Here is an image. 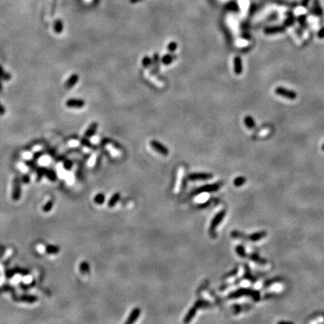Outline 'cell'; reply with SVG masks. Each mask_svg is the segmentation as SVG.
Wrapping results in <instances>:
<instances>
[{
    "instance_id": "obj_19",
    "label": "cell",
    "mask_w": 324,
    "mask_h": 324,
    "mask_svg": "<svg viewBox=\"0 0 324 324\" xmlns=\"http://www.w3.org/2000/svg\"><path fill=\"white\" fill-rule=\"evenodd\" d=\"M294 22H295V17L293 16V14L291 12L288 13L287 14V18L284 21V25L286 26H290L293 24Z\"/></svg>"
},
{
    "instance_id": "obj_17",
    "label": "cell",
    "mask_w": 324,
    "mask_h": 324,
    "mask_svg": "<svg viewBox=\"0 0 324 324\" xmlns=\"http://www.w3.org/2000/svg\"><path fill=\"white\" fill-rule=\"evenodd\" d=\"M226 8L228 11H231V12H237L239 11V7L238 3L236 1H230L229 2L228 4L226 5Z\"/></svg>"
},
{
    "instance_id": "obj_28",
    "label": "cell",
    "mask_w": 324,
    "mask_h": 324,
    "mask_svg": "<svg viewBox=\"0 0 324 324\" xmlns=\"http://www.w3.org/2000/svg\"><path fill=\"white\" fill-rule=\"evenodd\" d=\"M237 251L238 254H239V255H240L241 257H244V256H245V249H244V248H243V247L241 246V245H240V246L237 247Z\"/></svg>"
},
{
    "instance_id": "obj_25",
    "label": "cell",
    "mask_w": 324,
    "mask_h": 324,
    "mask_svg": "<svg viewBox=\"0 0 324 324\" xmlns=\"http://www.w3.org/2000/svg\"><path fill=\"white\" fill-rule=\"evenodd\" d=\"M177 47H178V45H177V44L176 43L175 41H171V43H169V45H167V50L169 51L171 54H172V53H174L176 50L177 49Z\"/></svg>"
},
{
    "instance_id": "obj_23",
    "label": "cell",
    "mask_w": 324,
    "mask_h": 324,
    "mask_svg": "<svg viewBox=\"0 0 324 324\" xmlns=\"http://www.w3.org/2000/svg\"><path fill=\"white\" fill-rule=\"evenodd\" d=\"M142 65H143V66L145 67V68L150 67L152 65H153V60H152L151 59H150V57H149L148 56H144L142 59Z\"/></svg>"
},
{
    "instance_id": "obj_15",
    "label": "cell",
    "mask_w": 324,
    "mask_h": 324,
    "mask_svg": "<svg viewBox=\"0 0 324 324\" xmlns=\"http://www.w3.org/2000/svg\"><path fill=\"white\" fill-rule=\"evenodd\" d=\"M194 306H195V305H194ZM197 309V308L195 306L191 308L190 309L189 312H188V314H186L185 317L184 323H189V322L191 321L192 319H193V317L195 316V314H196Z\"/></svg>"
},
{
    "instance_id": "obj_11",
    "label": "cell",
    "mask_w": 324,
    "mask_h": 324,
    "mask_svg": "<svg viewBox=\"0 0 324 324\" xmlns=\"http://www.w3.org/2000/svg\"><path fill=\"white\" fill-rule=\"evenodd\" d=\"M98 124L97 123V122H92V123L88 127V129L86 130L85 134H84V137H85L86 138H89V137L93 136V135L96 134L97 129H98Z\"/></svg>"
},
{
    "instance_id": "obj_29",
    "label": "cell",
    "mask_w": 324,
    "mask_h": 324,
    "mask_svg": "<svg viewBox=\"0 0 324 324\" xmlns=\"http://www.w3.org/2000/svg\"><path fill=\"white\" fill-rule=\"evenodd\" d=\"M310 1L311 0H301L300 5H301V6L303 7V8H307L308 7V5H309V2H310Z\"/></svg>"
},
{
    "instance_id": "obj_32",
    "label": "cell",
    "mask_w": 324,
    "mask_h": 324,
    "mask_svg": "<svg viewBox=\"0 0 324 324\" xmlns=\"http://www.w3.org/2000/svg\"><path fill=\"white\" fill-rule=\"evenodd\" d=\"M142 1V0H130V2L132 3H137V2H139Z\"/></svg>"
},
{
    "instance_id": "obj_21",
    "label": "cell",
    "mask_w": 324,
    "mask_h": 324,
    "mask_svg": "<svg viewBox=\"0 0 324 324\" xmlns=\"http://www.w3.org/2000/svg\"><path fill=\"white\" fill-rule=\"evenodd\" d=\"M264 237H266V233H265V232H259V233H256L253 234V235L251 236L250 240L251 241H258Z\"/></svg>"
},
{
    "instance_id": "obj_5",
    "label": "cell",
    "mask_w": 324,
    "mask_h": 324,
    "mask_svg": "<svg viewBox=\"0 0 324 324\" xmlns=\"http://www.w3.org/2000/svg\"><path fill=\"white\" fill-rule=\"evenodd\" d=\"M224 215H225V212L224 211L221 212H219L218 214H217V215H215V217L213 218V220H212V223H211V226H210V232H211L212 234L215 233V228H217L218 225L220 224L221 220L224 218Z\"/></svg>"
},
{
    "instance_id": "obj_22",
    "label": "cell",
    "mask_w": 324,
    "mask_h": 324,
    "mask_svg": "<svg viewBox=\"0 0 324 324\" xmlns=\"http://www.w3.org/2000/svg\"><path fill=\"white\" fill-rule=\"evenodd\" d=\"M153 65L154 67V71H158L159 69V56L158 54H155L153 59Z\"/></svg>"
},
{
    "instance_id": "obj_26",
    "label": "cell",
    "mask_w": 324,
    "mask_h": 324,
    "mask_svg": "<svg viewBox=\"0 0 324 324\" xmlns=\"http://www.w3.org/2000/svg\"><path fill=\"white\" fill-rule=\"evenodd\" d=\"M245 182V179L242 176L237 177V178L234 180V185H235L236 186H237V187L241 186L242 185L244 184Z\"/></svg>"
},
{
    "instance_id": "obj_12",
    "label": "cell",
    "mask_w": 324,
    "mask_h": 324,
    "mask_svg": "<svg viewBox=\"0 0 324 324\" xmlns=\"http://www.w3.org/2000/svg\"><path fill=\"white\" fill-rule=\"evenodd\" d=\"M78 80H79V76L76 74H72L70 77L68 79L67 81L65 82V87H66L67 89H71V88L74 87L75 84L78 82Z\"/></svg>"
},
{
    "instance_id": "obj_18",
    "label": "cell",
    "mask_w": 324,
    "mask_h": 324,
    "mask_svg": "<svg viewBox=\"0 0 324 324\" xmlns=\"http://www.w3.org/2000/svg\"><path fill=\"white\" fill-rule=\"evenodd\" d=\"M80 271L82 274L85 275L89 273L90 271V267H89V263L87 261H83L80 265Z\"/></svg>"
},
{
    "instance_id": "obj_4",
    "label": "cell",
    "mask_w": 324,
    "mask_h": 324,
    "mask_svg": "<svg viewBox=\"0 0 324 324\" xmlns=\"http://www.w3.org/2000/svg\"><path fill=\"white\" fill-rule=\"evenodd\" d=\"M212 177V175L211 173H191L188 176V178L189 180L191 181H203V180H207L209 179H211Z\"/></svg>"
},
{
    "instance_id": "obj_7",
    "label": "cell",
    "mask_w": 324,
    "mask_h": 324,
    "mask_svg": "<svg viewBox=\"0 0 324 324\" xmlns=\"http://www.w3.org/2000/svg\"><path fill=\"white\" fill-rule=\"evenodd\" d=\"M140 314H141V311L139 308H135L131 311V314H129V317H128L127 320L125 321V323L127 324H132L136 322V320L138 319L139 317H140Z\"/></svg>"
},
{
    "instance_id": "obj_13",
    "label": "cell",
    "mask_w": 324,
    "mask_h": 324,
    "mask_svg": "<svg viewBox=\"0 0 324 324\" xmlns=\"http://www.w3.org/2000/svg\"><path fill=\"white\" fill-rule=\"evenodd\" d=\"M120 197H121V195L120 193L113 194V195L111 196L110 198L109 201H108L107 206H109L110 208L114 207V206L116 205L117 203L119 202V200H120Z\"/></svg>"
},
{
    "instance_id": "obj_10",
    "label": "cell",
    "mask_w": 324,
    "mask_h": 324,
    "mask_svg": "<svg viewBox=\"0 0 324 324\" xmlns=\"http://www.w3.org/2000/svg\"><path fill=\"white\" fill-rule=\"evenodd\" d=\"M233 70L234 73L237 75H240L242 73V61L240 56H236L233 59Z\"/></svg>"
},
{
    "instance_id": "obj_24",
    "label": "cell",
    "mask_w": 324,
    "mask_h": 324,
    "mask_svg": "<svg viewBox=\"0 0 324 324\" xmlns=\"http://www.w3.org/2000/svg\"><path fill=\"white\" fill-rule=\"evenodd\" d=\"M54 29H55V32H57V33H61V32H63V22H62L61 21H56L54 24Z\"/></svg>"
},
{
    "instance_id": "obj_14",
    "label": "cell",
    "mask_w": 324,
    "mask_h": 324,
    "mask_svg": "<svg viewBox=\"0 0 324 324\" xmlns=\"http://www.w3.org/2000/svg\"><path fill=\"white\" fill-rule=\"evenodd\" d=\"M244 123L245 126H246L248 129H252L254 128H255L256 123L255 121H254V118L251 116H246L244 118Z\"/></svg>"
},
{
    "instance_id": "obj_9",
    "label": "cell",
    "mask_w": 324,
    "mask_h": 324,
    "mask_svg": "<svg viewBox=\"0 0 324 324\" xmlns=\"http://www.w3.org/2000/svg\"><path fill=\"white\" fill-rule=\"evenodd\" d=\"M285 29H286V28L284 26H275L266 27V28L264 29L263 32L266 35H273L284 32Z\"/></svg>"
},
{
    "instance_id": "obj_31",
    "label": "cell",
    "mask_w": 324,
    "mask_h": 324,
    "mask_svg": "<svg viewBox=\"0 0 324 324\" xmlns=\"http://www.w3.org/2000/svg\"><path fill=\"white\" fill-rule=\"evenodd\" d=\"M64 167H65V169L70 170L71 168V167H72V162H70V161H68V162L65 163V165H64Z\"/></svg>"
},
{
    "instance_id": "obj_8",
    "label": "cell",
    "mask_w": 324,
    "mask_h": 324,
    "mask_svg": "<svg viewBox=\"0 0 324 324\" xmlns=\"http://www.w3.org/2000/svg\"><path fill=\"white\" fill-rule=\"evenodd\" d=\"M310 12L316 16H322L323 14V10L320 5L319 0H313V6L311 8Z\"/></svg>"
},
{
    "instance_id": "obj_20",
    "label": "cell",
    "mask_w": 324,
    "mask_h": 324,
    "mask_svg": "<svg viewBox=\"0 0 324 324\" xmlns=\"http://www.w3.org/2000/svg\"><path fill=\"white\" fill-rule=\"evenodd\" d=\"M105 201V196L103 194H98L95 196L94 197V202L98 205H101L103 204Z\"/></svg>"
},
{
    "instance_id": "obj_33",
    "label": "cell",
    "mask_w": 324,
    "mask_h": 324,
    "mask_svg": "<svg viewBox=\"0 0 324 324\" xmlns=\"http://www.w3.org/2000/svg\"><path fill=\"white\" fill-rule=\"evenodd\" d=\"M322 149H323V151H324V143L323 144V146H322Z\"/></svg>"
},
{
    "instance_id": "obj_27",
    "label": "cell",
    "mask_w": 324,
    "mask_h": 324,
    "mask_svg": "<svg viewBox=\"0 0 324 324\" xmlns=\"http://www.w3.org/2000/svg\"><path fill=\"white\" fill-rule=\"evenodd\" d=\"M306 18L307 17L305 14H302V15L299 16V17H298V21L299 22L301 25H305V23H306Z\"/></svg>"
},
{
    "instance_id": "obj_2",
    "label": "cell",
    "mask_w": 324,
    "mask_h": 324,
    "mask_svg": "<svg viewBox=\"0 0 324 324\" xmlns=\"http://www.w3.org/2000/svg\"><path fill=\"white\" fill-rule=\"evenodd\" d=\"M150 146H152V148L155 150V152L158 153L159 154L163 155H167L169 154V150L165 146L163 145L162 143H161L160 142H158V140H152L150 142Z\"/></svg>"
},
{
    "instance_id": "obj_30",
    "label": "cell",
    "mask_w": 324,
    "mask_h": 324,
    "mask_svg": "<svg viewBox=\"0 0 324 324\" xmlns=\"http://www.w3.org/2000/svg\"><path fill=\"white\" fill-rule=\"evenodd\" d=\"M317 37L320 38V39H323V38H324V26L323 27V28L320 29L319 31H318Z\"/></svg>"
},
{
    "instance_id": "obj_6",
    "label": "cell",
    "mask_w": 324,
    "mask_h": 324,
    "mask_svg": "<svg viewBox=\"0 0 324 324\" xmlns=\"http://www.w3.org/2000/svg\"><path fill=\"white\" fill-rule=\"evenodd\" d=\"M66 106L71 108H82L85 106V101L80 98H71L66 101Z\"/></svg>"
},
{
    "instance_id": "obj_3",
    "label": "cell",
    "mask_w": 324,
    "mask_h": 324,
    "mask_svg": "<svg viewBox=\"0 0 324 324\" xmlns=\"http://www.w3.org/2000/svg\"><path fill=\"white\" fill-rule=\"evenodd\" d=\"M219 188V185L218 184H213V185H204L203 187H200L197 189H196L191 193L192 195H197L199 194L204 193V192H210V191H215L216 190H218Z\"/></svg>"
},
{
    "instance_id": "obj_16",
    "label": "cell",
    "mask_w": 324,
    "mask_h": 324,
    "mask_svg": "<svg viewBox=\"0 0 324 324\" xmlns=\"http://www.w3.org/2000/svg\"><path fill=\"white\" fill-rule=\"evenodd\" d=\"M176 58V56L175 55H172L171 54H167L162 57V63L164 64V65H170V64H171L173 61H174Z\"/></svg>"
},
{
    "instance_id": "obj_1",
    "label": "cell",
    "mask_w": 324,
    "mask_h": 324,
    "mask_svg": "<svg viewBox=\"0 0 324 324\" xmlns=\"http://www.w3.org/2000/svg\"><path fill=\"white\" fill-rule=\"evenodd\" d=\"M275 93L277 94L278 96L283 97V98H287L289 100H295L297 98V94L295 91L290 90V89H287V88L279 87L275 89Z\"/></svg>"
}]
</instances>
